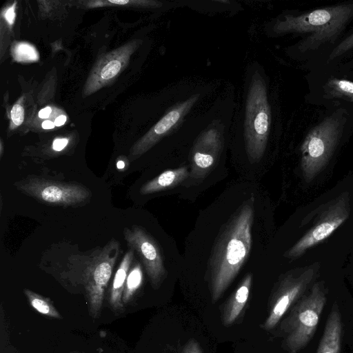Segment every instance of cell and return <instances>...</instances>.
<instances>
[{"instance_id":"23","label":"cell","mask_w":353,"mask_h":353,"mask_svg":"<svg viewBox=\"0 0 353 353\" xmlns=\"http://www.w3.org/2000/svg\"><path fill=\"white\" fill-rule=\"evenodd\" d=\"M10 116L12 122L16 125H20L23 123L24 118L23 106L19 103L14 104L11 110Z\"/></svg>"},{"instance_id":"13","label":"cell","mask_w":353,"mask_h":353,"mask_svg":"<svg viewBox=\"0 0 353 353\" xmlns=\"http://www.w3.org/2000/svg\"><path fill=\"white\" fill-rule=\"evenodd\" d=\"M197 100L194 96L179 103L162 117L131 148L130 158L133 161L150 149L163 135L175 126Z\"/></svg>"},{"instance_id":"19","label":"cell","mask_w":353,"mask_h":353,"mask_svg":"<svg viewBox=\"0 0 353 353\" xmlns=\"http://www.w3.org/2000/svg\"><path fill=\"white\" fill-rule=\"evenodd\" d=\"M143 275L141 265L136 263L129 270L123 293L122 301L127 304L133 298L137 291L143 283Z\"/></svg>"},{"instance_id":"16","label":"cell","mask_w":353,"mask_h":353,"mask_svg":"<svg viewBox=\"0 0 353 353\" xmlns=\"http://www.w3.org/2000/svg\"><path fill=\"white\" fill-rule=\"evenodd\" d=\"M252 283V274H246L238 285L235 292L226 303L222 314L224 325H232L239 317L248 300Z\"/></svg>"},{"instance_id":"3","label":"cell","mask_w":353,"mask_h":353,"mask_svg":"<svg viewBox=\"0 0 353 353\" xmlns=\"http://www.w3.org/2000/svg\"><path fill=\"white\" fill-rule=\"evenodd\" d=\"M327 301L323 282L313 284L310 292L298 300L281 324L284 347L289 353H298L313 337Z\"/></svg>"},{"instance_id":"27","label":"cell","mask_w":353,"mask_h":353,"mask_svg":"<svg viewBox=\"0 0 353 353\" xmlns=\"http://www.w3.org/2000/svg\"><path fill=\"white\" fill-rule=\"evenodd\" d=\"M51 112H52L51 108L46 107L45 108H43L39 111V112L38 114L39 117H40L41 119L47 118L50 115Z\"/></svg>"},{"instance_id":"26","label":"cell","mask_w":353,"mask_h":353,"mask_svg":"<svg viewBox=\"0 0 353 353\" xmlns=\"http://www.w3.org/2000/svg\"><path fill=\"white\" fill-rule=\"evenodd\" d=\"M15 6L16 2H14V4L11 7H10L5 12V19L10 26L14 23L15 19Z\"/></svg>"},{"instance_id":"29","label":"cell","mask_w":353,"mask_h":353,"mask_svg":"<svg viewBox=\"0 0 353 353\" xmlns=\"http://www.w3.org/2000/svg\"><path fill=\"white\" fill-rule=\"evenodd\" d=\"M55 124L51 121H45L42 123V128L43 129H52L54 127Z\"/></svg>"},{"instance_id":"7","label":"cell","mask_w":353,"mask_h":353,"mask_svg":"<svg viewBox=\"0 0 353 353\" xmlns=\"http://www.w3.org/2000/svg\"><path fill=\"white\" fill-rule=\"evenodd\" d=\"M22 193L52 205L78 206L88 202L91 192L76 183L52 181L35 176H28L14 183Z\"/></svg>"},{"instance_id":"14","label":"cell","mask_w":353,"mask_h":353,"mask_svg":"<svg viewBox=\"0 0 353 353\" xmlns=\"http://www.w3.org/2000/svg\"><path fill=\"white\" fill-rule=\"evenodd\" d=\"M342 331L341 315L338 304L334 303L327 317L316 353H340Z\"/></svg>"},{"instance_id":"18","label":"cell","mask_w":353,"mask_h":353,"mask_svg":"<svg viewBox=\"0 0 353 353\" xmlns=\"http://www.w3.org/2000/svg\"><path fill=\"white\" fill-rule=\"evenodd\" d=\"M24 294L30 305L42 315L54 319H62L61 315L53 305L51 301L29 289L23 290Z\"/></svg>"},{"instance_id":"21","label":"cell","mask_w":353,"mask_h":353,"mask_svg":"<svg viewBox=\"0 0 353 353\" xmlns=\"http://www.w3.org/2000/svg\"><path fill=\"white\" fill-rule=\"evenodd\" d=\"M12 54L17 61L30 62L39 59V54L34 47L26 43H17L12 49Z\"/></svg>"},{"instance_id":"22","label":"cell","mask_w":353,"mask_h":353,"mask_svg":"<svg viewBox=\"0 0 353 353\" xmlns=\"http://www.w3.org/2000/svg\"><path fill=\"white\" fill-rule=\"evenodd\" d=\"M353 48V33L341 42L330 53L328 61L343 54L345 52Z\"/></svg>"},{"instance_id":"9","label":"cell","mask_w":353,"mask_h":353,"mask_svg":"<svg viewBox=\"0 0 353 353\" xmlns=\"http://www.w3.org/2000/svg\"><path fill=\"white\" fill-rule=\"evenodd\" d=\"M315 274V267L310 266L291 270L283 276L274 292L271 309L263 325L265 330L274 328L290 307L304 295Z\"/></svg>"},{"instance_id":"10","label":"cell","mask_w":353,"mask_h":353,"mask_svg":"<svg viewBox=\"0 0 353 353\" xmlns=\"http://www.w3.org/2000/svg\"><path fill=\"white\" fill-rule=\"evenodd\" d=\"M125 240L135 250L154 288H157L167 276L163 256L156 240L142 227L133 225L123 230Z\"/></svg>"},{"instance_id":"8","label":"cell","mask_w":353,"mask_h":353,"mask_svg":"<svg viewBox=\"0 0 353 353\" xmlns=\"http://www.w3.org/2000/svg\"><path fill=\"white\" fill-rule=\"evenodd\" d=\"M318 221L285 254L296 259L308 249L330 236L349 217L348 193L345 192L326 205Z\"/></svg>"},{"instance_id":"24","label":"cell","mask_w":353,"mask_h":353,"mask_svg":"<svg viewBox=\"0 0 353 353\" xmlns=\"http://www.w3.org/2000/svg\"><path fill=\"white\" fill-rule=\"evenodd\" d=\"M181 353H203L200 345L199 343L194 340L189 341L184 348L182 350Z\"/></svg>"},{"instance_id":"6","label":"cell","mask_w":353,"mask_h":353,"mask_svg":"<svg viewBox=\"0 0 353 353\" xmlns=\"http://www.w3.org/2000/svg\"><path fill=\"white\" fill-rule=\"evenodd\" d=\"M119 253V243L112 239L103 248L94 252L85 263L82 273L83 284L89 313L94 319L101 314L105 291Z\"/></svg>"},{"instance_id":"12","label":"cell","mask_w":353,"mask_h":353,"mask_svg":"<svg viewBox=\"0 0 353 353\" xmlns=\"http://www.w3.org/2000/svg\"><path fill=\"white\" fill-rule=\"evenodd\" d=\"M221 148V136L216 130L212 128L203 133L191 152L188 178L199 180L206 176L216 163Z\"/></svg>"},{"instance_id":"25","label":"cell","mask_w":353,"mask_h":353,"mask_svg":"<svg viewBox=\"0 0 353 353\" xmlns=\"http://www.w3.org/2000/svg\"><path fill=\"white\" fill-rule=\"evenodd\" d=\"M68 143V140L66 138L56 139L52 143V149L54 151L60 152L67 146Z\"/></svg>"},{"instance_id":"11","label":"cell","mask_w":353,"mask_h":353,"mask_svg":"<svg viewBox=\"0 0 353 353\" xmlns=\"http://www.w3.org/2000/svg\"><path fill=\"white\" fill-rule=\"evenodd\" d=\"M138 46L139 41H133L102 56L88 79L84 94L89 95L110 83L126 65Z\"/></svg>"},{"instance_id":"1","label":"cell","mask_w":353,"mask_h":353,"mask_svg":"<svg viewBox=\"0 0 353 353\" xmlns=\"http://www.w3.org/2000/svg\"><path fill=\"white\" fill-rule=\"evenodd\" d=\"M253 219L252 197L231 216L217 236L208 263L214 303L231 284L249 256Z\"/></svg>"},{"instance_id":"15","label":"cell","mask_w":353,"mask_h":353,"mask_svg":"<svg viewBox=\"0 0 353 353\" xmlns=\"http://www.w3.org/2000/svg\"><path fill=\"white\" fill-rule=\"evenodd\" d=\"M134 252V250L130 248L125 254L118 266L110 286L108 303L112 310L116 313L122 312L124 309L122 296L127 276L133 261Z\"/></svg>"},{"instance_id":"20","label":"cell","mask_w":353,"mask_h":353,"mask_svg":"<svg viewBox=\"0 0 353 353\" xmlns=\"http://www.w3.org/2000/svg\"><path fill=\"white\" fill-rule=\"evenodd\" d=\"M327 86L332 95L353 101V82L333 78L328 81Z\"/></svg>"},{"instance_id":"31","label":"cell","mask_w":353,"mask_h":353,"mask_svg":"<svg viewBox=\"0 0 353 353\" xmlns=\"http://www.w3.org/2000/svg\"><path fill=\"white\" fill-rule=\"evenodd\" d=\"M125 167V163L123 161L119 160L117 163V168L119 170H123Z\"/></svg>"},{"instance_id":"30","label":"cell","mask_w":353,"mask_h":353,"mask_svg":"<svg viewBox=\"0 0 353 353\" xmlns=\"http://www.w3.org/2000/svg\"><path fill=\"white\" fill-rule=\"evenodd\" d=\"M108 2L114 3V4H117V5H125L130 1L128 0H115V1L109 0Z\"/></svg>"},{"instance_id":"32","label":"cell","mask_w":353,"mask_h":353,"mask_svg":"<svg viewBox=\"0 0 353 353\" xmlns=\"http://www.w3.org/2000/svg\"><path fill=\"white\" fill-rule=\"evenodd\" d=\"M70 353H81V352H70Z\"/></svg>"},{"instance_id":"17","label":"cell","mask_w":353,"mask_h":353,"mask_svg":"<svg viewBox=\"0 0 353 353\" xmlns=\"http://www.w3.org/2000/svg\"><path fill=\"white\" fill-rule=\"evenodd\" d=\"M189 174L185 166L165 170L143 184L140 192L142 194H149L172 188L187 179Z\"/></svg>"},{"instance_id":"2","label":"cell","mask_w":353,"mask_h":353,"mask_svg":"<svg viewBox=\"0 0 353 353\" xmlns=\"http://www.w3.org/2000/svg\"><path fill=\"white\" fill-rule=\"evenodd\" d=\"M352 17L353 3L337 5L298 16L286 15L275 23L274 30L277 34H309L299 46L300 51L305 52L333 42Z\"/></svg>"},{"instance_id":"4","label":"cell","mask_w":353,"mask_h":353,"mask_svg":"<svg viewBox=\"0 0 353 353\" xmlns=\"http://www.w3.org/2000/svg\"><path fill=\"white\" fill-rule=\"evenodd\" d=\"M345 119L336 112L326 117L305 137L301 147V167L304 179L312 181L326 166L338 144Z\"/></svg>"},{"instance_id":"5","label":"cell","mask_w":353,"mask_h":353,"mask_svg":"<svg viewBox=\"0 0 353 353\" xmlns=\"http://www.w3.org/2000/svg\"><path fill=\"white\" fill-rule=\"evenodd\" d=\"M271 122L270 109L263 79L256 75L250 85L245 119L246 153L251 163L264 154Z\"/></svg>"},{"instance_id":"28","label":"cell","mask_w":353,"mask_h":353,"mask_svg":"<svg viewBox=\"0 0 353 353\" xmlns=\"http://www.w3.org/2000/svg\"><path fill=\"white\" fill-rule=\"evenodd\" d=\"M66 119L67 118L65 115H60L55 119L54 124L56 126H61L65 123Z\"/></svg>"}]
</instances>
